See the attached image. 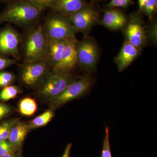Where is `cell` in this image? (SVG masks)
I'll return each instance as SVG.
<instances>
[{"mask_svg": "<svg viewBox=\"0 0 157 157\" xmlns=\"http://www.w3.org/2000/svg\"><path fill=\"white\" fill-rule=\"evenodd\" d=\"M76 79V77L70 73L53 70L43 79L39 94L49 101L63 92Z\"/></svg>", "mask_w": 157, "mask_h": 157, "instance_id": "cell-1", "label": "cell"}, {"mask_svg": "<svg viewBox=\"0 0 157 157\" xmlns=\"http://www.w3.org/2000/svg\"><path fill=\"white\" fill-rule=\"evenodd\" d=\"M92 82L90 74L76 79L68 85L62 93L49 100L52 108H57L83 96L89 90Z\"/></svg>", "mask_w": 157, "mask_h": 157, "instance_id": "cell-2", "label": "cell"}, {"mask_svg": "<svg viewBox=\"0 0 157 157\" xmlns=\"http://www.w3.org/2000/svg\"><path fill=\"white\" fill-rule=\"evenodd\" d=\"M48 39L42 27H38L29 35L25 46V57L29 62L42 60L46 56Z\"/></svg>", "mask_w": 157, "mask_h": 157, "instance_id": "cell-3", "label": "cell"}, {"mask_svg": "<svg viewBox=\"0 0 157 157\" xmlns=\"http://www.w3.org/2000/svg\"><path fill=\"white\" fill-rule=\"evenodd\" d=\"M40 10L27 2H21L9 7L1 16L2 20L17 24H27L36 19Z\"/></svg>", "mask_w": 157, "mask_h": 157, "instance_id": "cell-4", "label": "cell"}, {"mask_svg": "<svg viewBox=\"0 0 157 157\" xmlns=\"http://www.w3.org/2000/svg\"><path fill=\"white\" fill-rule=\"evenodd\" d=\"M77 63L88 73L95 69L98 59V48L95 42L89 37L77 41L76 45Z\"/></svg>", "mask_w": 157, "mask_h": 157, "instance_id": "cell-5", "label": "cell"}, {"mask_svg": "<svg viewBox=\"0 0 157 157\" xmlns=\"http://www.w3.org/2000/svg\"><path fill=\"white\" fill-rule=\"evenodd\" d=\"M48 39H67L75 36L76 31L69 19L61 16L49 18L44 29Z\"/></svg>", "mask_w": 157, "mask_h": 157, "instance_id": "cell-6", "label": "cell"}, {"mask_svg": "<svg viewBox=\"0 0 157 157\" xmlns=\"http://www.w3.org/2000/svg\"><path fill=\"white\" fill-rule=\"evenodd\" d=\"M69 17V20L75 31L86 32L95 23L98 14L91 7L84 6Z\"/></svg>", "mask_w": 157, "mask_h": 157, "instance_id": "cell-7", "label": "cell"}, {"mask_svg": "<svg viewBox=\"0 0 157 157\" xmlns=\"http://www.w3.org/2000/svg\"><path fill=\"white\" fill-rule=\"evenodd\" d=\"M47 71V65L44 60L29 62L23 69L21 79L27 85H35L44 79Z\"/></svg>", "mask_w": 157, "mask_h": 157, "instance_id": "cell-8", "label": "cell"}, {"mask_svg": "<svg viewBox=\"0 0 157 157\" xmlns=\"http://www.w3.org/2000/svg\"><path fill=\"white\" fill-rule=\"evenodd\" d=\"M77 40L75 36L68 39L67 43L57 64L53 70L64 73H70L77 63L76 45Z\"/></svg>", "mask_w": 157, "mask_h": 157, "instance_id": "cell-9", "label": "cell"}, {"mask_svg": "<svg viewBox=\"0 0 157 157\" xmlns=\"http://www.w3.org/2000/svg\"><path fill=\"white\" fill-rule=\"evenodd\" d=\"M140 48L125 41L119 53L115 58L119 72H122L129 67L140 52Z\"/></svg>", "mask_w": 157, "mask_h": 157, "instance_id": "cell-10", "label": "cell"}, {"mask_svg": "<svg viewBox=\"0 0 157 157\" xmlns=\"http://www.w3.org/2000/svg\"><path fill=\"white\" fill-rule=\"evenodd\" d=\"M19 39L17 33L11 29L0 32V52L4 54H15L18 52Z\"/></svg>", "mask_w": 157, "mask_h": 157, "instance_id": "cell-11", "label": "cell"}, {"mask_svg": "<svg viewBox=\"0 0 157 157\" xmlns=\"http://www.w3.org/2000/svg\"><path fill=\"white\" fill-rule=\"evenodd\" d=\"M139 21L137 16H133L126 30V35L127 41L132 45L140 48L145 42L146 36Z\"/></svg>", "mask_w": 157, "mask_h": 157, "instance_id": "cell-12", "label": "cell"}, {"mask_svg": "<svg viewBox=\"0 0 157 157\" xmlns=\"http://www.w3.org/2000/svg\"><path fill=\"white\" fill-rule=\"evenodd\" d=\"M126 22L125 15L120 11L115 10L106 11L101 21L103 25L112 30L123 28Z\"/></svg>", "mask_w": 157, "mask_h": 157, "instance_id": "cell-13", "label": "cell"}, {"mask_svg": "<svg viewBox=\"0 0 157 157\" xmlns=\"http://www.w3.org/2000/svg\"><path fill=\"white\" fill-rule=\"evenodd\" d=\"M68 39H48L46 56L48 57L53 67L59 63L67 43Z\"/></svg>", "mask_w": 157, "mask_h": 157, "instance_id": "cell-14", "label": "cell"}, {"mask_svg": "<svg viewBox=\"0 0 157 157\" xmlns=\"http://www.w3.org/2000/svg\"><path fill=\"white\" fill-rule=\"evenodd\" d=\"M28 124L24 123L16 122L11 128L8 141L17 150L21 148L25 137L29 131Z\"/></svg>", "mask_w": 157, "mask_h": 157, "instance_id": "cell-15", "label": "cell"}, {"mask_svg": "<svg viewBox=\"0 0 157 157\" xmlns=\"http://www.w3.org/2000/svg\"><path fill=\"white\" fill-rule=\"evenodd\" d=\"M84 6V0H55L53 6L62 14L70 16Z\"/></svg>", "mask_w": 157, "mask_h": 157, "instance_id": "cell-16", "label": "cell"}, {"mask_svg": "<svg viewBox=\"0 0 157 157\" xmlns=\"http://www.w3.org/2000/svg\"><path fill=\"white\" fill-rule=\"evenodd\" d=\"M37 109L36 102L33 99L25 98L22 99L20 102L19 110L22 115L30 116L35 113Z\"/></svg>", "mask_w": 157, "mask_h": 157, "instance_id": "cell-17", "label": "cell"}, {"mask_svg": "<svg viewBox=\"0 0 157 157\" xmlns=\"http://www.w3.org/2000/svg\"><path fill=\"white\" fill-rule=\"evenodd\" d=\"M54 116L52 110H48L37 117L30 122L28 124L29 130L46 125L51 120Z\"/></svg>", "mask_w": 157, "mask_h": 157, "instance_id": "cell-18", "label": "cell"}, {"mask_svg": "<svg viewBox=\"0 0 157 157\" xmlns=\"http://www.w3.org/2000/svg\"><path fill=\"white\" fill-rule=\"evenodd\" d=\"M18 89L14 86H8L3 89L0 93V99L7 101L16 97L18 93Z\"/></svg>", "mask_w": 157, "mask_h": 157, "instance_id": "cell-19", "label": "cell"}, {"mask_svg": "<svg viewBox=\"0 0 157 157\" xmlns=\"http://www.w3.org/2000/svg\"><path fill=\"white\" fill-rule=\"evenodd\" d=\"M101 157H112L109 143V130L108 127H106L105 130V137L103 142V148L101 151Z\"/></svg>", "mask_w": 157, "mask_h": 157, "instance_id": "cell-20", "label": "cell"}, {"mask_svg": "<svg viewBox=\"0 0 157 157\" xmlns=\"http://www.w3.org/2000/svg\"><path fill=\"white\" fill-rule=\"evenodd\" d=\"M17 150L9 141L3 140L0 142V156L9 153H14Z\"/></svg>", "mask_w": 157, "mask_h": 157, "instance_id": "cell-21", "label": "cell"}, {"mask_svg": "<svg viewBox=\"0 0 157 157\" xmlns=\"http://www.w3.org/2000/svg\"><path fill=\"white\" fill-rule=\"evenodd\" d=\"M54 1L55 0H26V2L33 4L40 10L52 7Z\"/></svg>", "mask_w": 157, "mask_h": 157, "instance_id": "cell-22", "label": "cell"}, {"mask_svg": "<svg viewBox=\"0 0 157 157\" xmlns=\"http://www.w3.org/2000/svg\"><path fill=\"white\" fill-rule=\"evenodd\" d=\"M14 80L12 73L8 72L0 73V87H6L9 86Z\"/></svg>", "mask_w": 157, "mask_h": 157, "instance_id": "cell-23", "label": "cell"}, {"mask_svg": "<svg viewBox=\"0 0 157 157\" xmlns=\"http://www.w3.org/2000/svg\"><path fill=\"white\" fill-rule=\"evenodd\" d=\"M157 8L155 6L153 0H149L144 7V10L149 18L151 19L154 13L157 10Z\"/></svg>", "mask_w": 157, "mask_h": 157, "instance_id": "cell-24", "label": "cell"}, {"mask_svg": "<svg viewBox=\"0 0 157 157\" xmlns=\"http://www.w3.org/2000/svg\"><path fill=\"white\" fill-rule=\"evenodd\" d=\"M131 0H111L107 7L109 8L113 7H126L131 2Z\"/></svg>", "mask_w": 157, "mask_h": 157, "instance_id": "cell-25", "label": "cell"}, {"mask_svg": "<svg viewBox=\"0 0 157 157\" xmlns=\"http://www.w3.org/2000/svg\"><path fill=\"white\" fill-rule=\"evenodd\" d=\"M16 63V60L0 57V71Z\"/></svg>", "mask_w": 157, "mask_h": 157, "instance_id": "cell-26", "label": "cell"}, {"mask_svg": "<svg viewBox=\"0 0 157 157\" xmlns=\"http://www.w3.org/2000/svg\"><path fill=\"white\" fill-rule=\"evenodd\" d=\"M10 112V108L5 104H0V120Z\"/></svg>", "mask_w": 157, "mask_h": 157, "instance_id": "cell-27", "label": "cell"}, {"mask_svg": "<svg viewBox=\"0 0 157 157\" xmlns=\"http://www.w3.org/2000/svg\"><path fill=\"white\" fill-rule=\"evenodd\" d=\"M72 144L69 143L67 144L64 152L63 154L62 157H70V151L72 148Z\"/></svg>", "mask_w": 157, "mask_h": 157, "instance_id": "cell-28", "label": "cell"}, {"mask_svg": "<svg viewBox=\"0 0 157 157\" xmlns=\"http://www.w3.org/2000/svg\"><path fill=\"white\" fill-rule=\"evenodd\" d=\"M139 8L140 11L144 10V7L148 2L149 0H138Z\"/></svg>", "mask_w": 157, "mask_h": 157, "instance_id": "cell-29", "label": "cell"}, {"mask_svg": "<svg viewBox=\"0 0 157 157\" xmlns=\"http://www.w3.org/2000/svg\"><path fill=\"white\" fill-rule=\"evenodd\" d=\"M2 157H17L14 153H9L2 156Z\"/></svg>", "mask_w": 157, "mask_h": 157, "instance_id": "cell-30", "label": "cell"}, {"mask_svg": "<svg viewBox=\"0 0 157 157\" xmlns=\"http://www.w3.org/2000/svg\"><path fill=\"white\" fill-rule=\"evenodd\" d=\"M3 140H4L2 137V135H1V134H0V142H2V141H3Z\"/></svg>", "mask_w": 157, "mask_h": 157, "instance_id": "cell-31", "label": "cell"}, {"mask_svg": "<svg viewBox=\"0 0 157 157\" xmlns=\"http://www.w3.org/2000/svg\"><path fill=\"white\" fill-rule=\"evenodd\" d=\"M155 4V6L157 8V0H153Z\"/></svg>", "mask_w": 157, "mask_h": 157, "instance_id": "cell-32", "label": "cell"}, {"mask_svg": "<svg viewBox=\"0 0 157 157\" xmlns=\"http://www.w3.org/2000/svg\"><path fill=\"white\" fill-rule=\"evenodd\" d=\"M1 20H2V18H1V17H0V21H1Z\"/></svg>", "mask_w": 157, "mask_h": 157, "instance_id": "cell-33", "label": "cell"}, {"mask_svg": "<svg viewBox=\"0 0 157 157\" xmlns=\"http://www.w3.org/2000/svg\"><path fill=\"white\" fill-rule=\"evenodd\" d=\"M0 157H2V156H0Z\"/></svg>", "mask_w": 157, "mask_h": 157, "instance_id": "cell-34", "label": "cell"}, {"mask_svg": "<svg viewBox=\"0 0 157 157\" xmlns=\"http://www.w3.org/2000/svg\"><path fill=\"white\" fill-rule=\"evenodd\" d=\"M0 1H1V0H0Z\"/></svg>", "mask_w": 157, "mask_h": 157, "instance_id": "cell-35", "label": "cell"}]
</instances>
